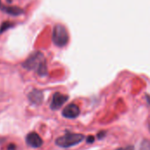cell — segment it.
<instances>
[{"label":"cell","instance_id":"cell-1","mask_svg":"<svg viewBox=\"0 0 150 150\" xmlns=\"http://www.w3.org/2000/svg\"><path fill=\"white\" fill-rule=\"evenodd\" d=\"M23 66L29 70L36 71L40 76H45L47 73L46 59L40 52L32 54L23 63Z\"/></svg>","mask_w":150,"mask_h":150},{"label":"cell","instance_id":"cell-2","mask_svg":"<svg viewBox=\"0 0 150 150\" xmlns=\"http://www.w3.org/2000/svg\"><path fill=\"white\" fill-rule=\"evenodd\" d=\"M83 139H84L83 134L67 132L64 135L55 140V144L61 148L68 149V148H71L73 146H76L81 143L83 141Z\"/></svg>","mask_w":150,"mask_h":150},{"label":"cell","instance_id":"cell-3","mask_svg":"<svg viewBox=\"0 0 150 150\" xmlns=\"http://www.w3.org/2000/svg\"><path fill=\"white\" fill-rule=\"evenodd\" d=\"M53 42L58 47H64L69 41V33L65 26L62 25H56L53 30Z\"/></svg>","mask_w":150,"mask_h":150},{"label":"cell","instance_id":"cell-4","mask_svg":"<svg viewBox=\"0 0 150 150\" xmlns=\"http://www.w3.org/2000/svg\"><path fill=\"white\" fill-rule=\"evenodd\" d=\"M69 99V97L67 95L62 94L60 92H55L53 95V98L50 104V108L54 111L59 110Z\"/></svg>","mask_w":150,"mask_h":150},{"label":"cell","instance_id":"cell-5","mask_svg":"<svg viewBox=\"0 0 150 150\" xmlns=\"http://www.w3.org/2000/svg\"><path fill=\"white\" fill-rule=\"evenodd\" d=\"M62 114L66 119H76L80 114V109L76 105L69 104L62 110Z\"/></svg>","mask_w":150,"mask_h":150},{"label":"cell","instance_id":"cell-6","mask_svg":"<svg viewBox=\"0 0 150 150\" xmlns=\"http://www.w3.org/2000/svg\"><path fill=\"white\" fill-rule=\"evenodd\" d=\"M25 142L28 146L34 148V149H38L40 147L42 146L43 144V141L40 138V136L35 133V132H32L30 134H28L25 137Z\"/></svg>","mask_w":150,"mask_h":150},{"label":"cell","instance_id":"cell-7","mask_svg":"<svg viewBox=\"0 0 150 150\" xmlns=\"http://www.w3.org/2000/svg\"><path fill=\"white\" fill-rule=\"evenodd\" d=\"M28 99L34 105H40L43 101V93L39 90H33L28 94Z\"/></svg>","mask_w":150,"mask_h":150},{"label":"cell","instance_id":"cell-8","mask_svg":"<svg viewBox=\"0 0 150 150\" xmlns=\"http://www.w3.org/2000/svg\"><path fill=\"white\" fill-rule=\"evenodd\" d=\"M0 10L3 11L4 12H6L8 14L13 15V16H17V15H20L21 13H23V10H21L18 7H11V6H5L0 0Z\"/></svg>","mask_w":150,"mask_h":150},{"label":"cell","instance_id":"cell-9","mask_svg":"<svg viewBox=\"0 0 150 150\" xmlns=\"http://www.w3.org/2000/svg\"><path fill=\"white\" fill-rule=\"evenodd\" d=\"M141 150H150V143L147 141H144V142H142Z\"/></svg>","mask_w":150,"mask_h":150},{"label":"cell","instance_id":"cell-10","mask_svg":"<svg viewBox=\"0 0 150 150\" xmlns=\"http://www.w3.org/2000/svg\"><path fill=\"white\" fill-rule=\"evenodd\" d=\"M105 134H106V132L105 131H101V132H99L98 134V139H103L105 136Z\"/></svg>","mask_w":150,"mask_h":150},{"label":"cell","instance_id":"cell-11","mask_svg":"<svg viewBox=\"0 0 150 150\" xmlns=\"http://www.w3.org/2000/svg\"><path fill=\"white\" fill-rule=\"evenodd\" d=\"M116 150H134V146H127V147H125V148L117 149Z\"/></svg>","mask_w":150,"mask_h":150},{"label":"cell","instance_id":"cell-12","mask_svg":"<svg viewBox=\"0 0 150 150\" xmlns=\"http://www.w3.org/2000/svg\"><path fill=\"white\" fill-rule=\"evenodd\" d=\"M87 142L88 143H92V142H94V141H95V138H94V136H92V135H90V136H88L87 137Z\"/></svg>","mask_w":150,"mask_h":150},{"label":"cell","instance_id":"cell-13","mask_svg":"<svg viewBox=\"0 0 150 150\" xmlns=\"http://www.w3.org/2000/svg\"><path fill=\"white\" fill-rule=\"evenodd\" d=\"M7 149L8 150H15L16 149V146H15V144H12V143L9 144V145H8V147H7Z\"/></svg>","mask_w":150,"mask_h":150}]
</instances>
